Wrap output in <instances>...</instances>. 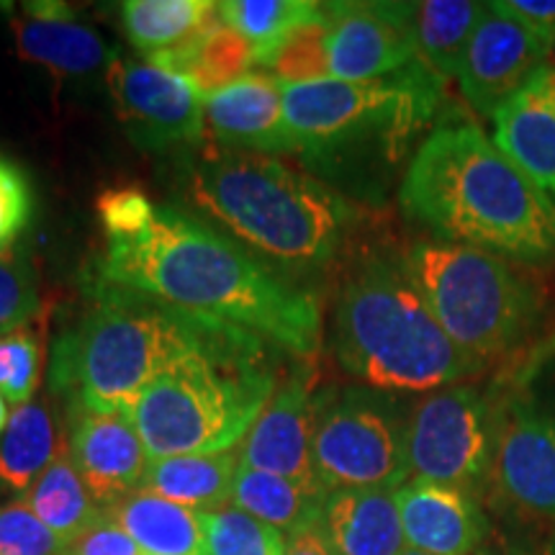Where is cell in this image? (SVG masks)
<instances>
[{"label":"cell","instance_id":"obj_1","mask_svg":"<svg viewBox=\"0 0 555 555\" xmlns=\"http://www.w3.org/2000/svg\"><path fill=\"white\" fill-rule=\"evenodd\" d=\"M95 273L185 314L245 330L296 360H311L322 347L314 294L172 206L155 204L137 229L106 237Z\"/></svg>","mask_w":555,"mask_h":555},{"label":"cell","instance_id":"obj_2","mask_svg":"<svg viewBox=\"0 0 555 555\" xmlns=\"http://www.w3.org/2000/svg\"><path fill=\"white\" fill-rule=\"evenodd\" d=\"M399 196L406 217L440 242L525 266H555V201L474 121L429 131Z\"/></svg>","mask_w":555,"mask_h":555},{"label":"cell","instance_id":"obj_3","mask_svg":"<svg viewBox=\"0 0 555 555\" xmlns=\"http://www.w3.org/2000/svg\"><path fill=\"white\" fill-rule=\"evenodd\" d=\"M86 294V314L57 339L52 356V391L67 404L129 414L139 393L183 358L255 337L185 314L101 273L88 278Z\"/></svg>","mask_w":555,"mask_h":555},{"label":"cell","instance_id":"obj_4","mask_svg":"<svg viewBox=\"0 0 555 555\" xmlns=\"http://www.w3.org/2000/svg\"><path fill=\"white\" fill-rule=\"evenodd\" d=\"M332 347L350 376L384 393H429L481 371L440 327L401 258L386 255L347 275Z\"/></svg>","mask_w":555,"mask_h":555},{"label":"cell","instance_id":"obj_5","mask_svg":"<svg viewBox=\"0 0 555 555\" xmlns=\"http://www.w3.org/2000/svg\"><path fill=\"white\" fill-rule=\"evenodd\" d=\"M191 196L242 242L294 270L327 268L345 245L352 208L281 159L211 152L191 170Z\"/></svg>","mask_w":555,"mask_h":555},{"label":"cell","instance_id":"obj_6","mask_svg":"<svg viewBox=\"0 0 555 555\" xmlns=\"http://www.w3.org/2000/svg\"><path fill=\"white\" fill-rule=\"evenodd\" d=\"M278 352L253 337L183 358L152 380L129 412L150 461L237 448L273 397Z\"/></svg>","mask_w":555,"mask_h":555},{"label":"cell","instance_id":"obj_7","mask_svg":"<svg viewBox=\"0 0 555 555\" xmlns=\"http://www.w3.org/2000/svg\"><path fill=\"white\" fill-rule=\"evenodd\" d=\"M401 262L446 335L481 367L538 324L540 294L499 255L433 240L416 242Z\"/></svg>","mask_w":555,"mask_h":555},{"label":"cell","instance_id":"obj_8","mask_svg":"<svg viewBox=\"0 0 555 555\" xmlns=\"http://www.w3.org/2000/svg\"><path fill=\"white\" fill-rule=\"evenodd\" d=\"M442 78L416 60L380 80H335L281 86L283 111L298 152L324 163L367 144L388 152L433 119Z\"/></svg>","mask_w":555,"mask_h":555},{"label":"cell","instance_id":"obj_9","mask_svg":"<svg viewBox=\"0 0 555 555\" xmlns=\"http://www.w3.org/2000/svg\"><path fill=\"white\" fill-rule=\"evenodd\" d=\"M317 481L324 491H397L412 478L406 412L388 393L367 386L319 393L311 442Z\"/></svg>","mask_w":555,"mask_h":555},{"label":"cell","instance_id":"obj_10","mask_svg":"<svg viewBox=\"0 0 555 555\" xmlns=\"http://www.w3.org/2000/svg\"><path fill=\"white\" fill-rule=\"evenodd\" d=\"M496 404L470 384L429 391L406 409L412 478L455 486L478 496L489 489Z\"/></svg>","mask_w":555,"mask_h":555},{"label":"cell","instance_id":"obj_11","mask_svg":"<svg viewBox=\"0 0 555 555\" xmlns=\"http://www.w3.org/2000/svg\"><path fill=\"white\" fill-rule=\"evenodd\" d=\"M491 489L519 515L555 522V401L517 397L496 404Z\"/></svg>","mask_w":555,"mask_h":555},{"label":"cell","instance_id":"obj_12","mask_svg":"<svg viewBox=\"0 0 555 555\" xmlns=\"http://www.w3.org/2000/svg\"><path fill=\"white\" fill-rule=\"evenodd\" d=\"M108 90L129 139L144 150L196 144L206 131V95L183 75L144 60L114 57Z\"/></svg>","mask_w":555,"mask_h":555},{"label":"cell","instance_id":"obj_13","mask_svg":"<svg viewBox=\"0 0 555 555\" xmlns=\"http://www.w3.org/2000/svg\"><path fill=\"white\" fill-rule=\"evenodd\" d=\"M314 384L317 376L309 360H296L286 376L278 378L273 397L240 442V466L266 470L304 486H319L311 457L319 412Z\"/></svg>","mask_w":555,"mask_h":555},{"label":"cell","instance_id":"obj_14","mask_svg":"<svg viewBox=\"0 0 555 555\" xmlns=\"http://www.w3.org/2000/svg\"><path fill=\"white\" fill-rule=\"evenodd\" d=\"M547 44L545 37L486 3L457 73L476 114L494 119L496 111L543 69Z\"/></svg>","mask_w":555,"mask_h":555},{"label":"cell","instance_id":"obj_15","mask_svg":"<svg viewBox=\"0 0 555 555\" xmlns=\"http://www.w3.org/2000/svg\"><path fill=\"white\" fill-rule=\"evenodd\" d=\"M330 78L380 80L420 60L409 3H332Z\"/></svg>","mask_w":555,"mask_h":555},{"label":"cell","instance_id":"obj_16","mask_svg":"<svg viewBox=\"0 0 555 555\" xmlns=\"http://www.w3.org/2000/svg\"><path fill=\"white\" fill-rule=\"evenodd\" d=\"M67 453L103 509L142 489L150 453L127 412L67 404Z\"/></svg>","mask_w":555,"mask_h":555},{"label":"cell","instance_id":"obj_17","mask_svg":"<svg viewBox=\"0 0 555 555\" xmlns=\"http://www.w3.org/2000/svg\"><path fill=\"white\" fill-rule=\"evenodd\" d=\"M406 547L427 555H476L489 543L491 522L478 496L455 486L409 478L397 489Z\"/></svg>","mask_w":555,"mask_h":555},{"label":"cell","instance_id":"obj_18","mask_svg":"<svg viewBox=\"0 0 555 555\" xmlns=\"http://www.w3.org/2000/svg\"><path fill=\"white\" fill-rule=\"evenodd\" d=\"M206 131L229 150L298 152L283 111L281 82L249 73L206 99Z\"/></svg>","mask_w":555,"mask_h":555},{"label":"cell","instance_id":"obj_19","mask_svg":"<svg viewBox=\"0 0 555 555\" xmlns=\"http://www.w3.org/2000/svg\"><path fill=\"white\" fill-rule=\"evenodd\" d=\"M13 41L21 60L50 69L54 75H90L111 65L114 54L99 34L57 0L24 3L11 16Z\"/></svg>","mask_w":555,"mask_h":555},{"label":"cell","instance_id":"obj_20","mask_svg":"<svg viewBox=\"0 0 555 555\" xmlns=\"http://www.w3.org/2000/svg\"><path fill=\"white\" fill-rule=\"evenodd\" d=\"M494 142L555 201V78L545 67L496 111Z\"/></svg>","mask_w":555,"mask_h":555},{"label":"cell","instance_id":"obj_21","mask_svg":"<svg viewBox=\"0 0 555 555\" xmlns=\"http://www.w3.org/2000/svg\"><path fill=\"white\" fill-rule=\"evenodd\" d=\"M319 527L335 555H401L406 551L397 491H330Z\"/></svg>","mask_w":555,"mask_h":555},{"label":"cell","instance_id":"obj_22","mask_svg":"<svg viewBox=\"0 0 555 555\" xmlns=\"http://www.w3.org/2000/svg\"><path fill=\"white\" fill-rule=\"evenodd\" d=\"M147 60L189 78L206 99L242 80L249 75V67L258 65L255 47L242 34L229 29L219 11L208 18L196 37L178 44L176 50L152 54Z\"/></svg>","mask_w":555,"mask_h":555},{"label":"cell","instance_id":"obj_23","mask_svg":"<svg viewBox=\"0 0 555 555\" xmlns=\"http://www.w3.org/2000/svg\"><path fill=\"white\" fill-rule=\"evenodd\" d=\"M106 512L144 555H208L201 512L189 506L137 489Z\"/></svg>","mask_w":555,"mask_h":555},{"label":"cell","instance_id":"obj_24","mask_svg":"<svg viewBox=\"0 0 555 555\" xmlns=\"http://www.w3.org/2000/svg\"><path fill=\"white\" fill-rule=\"evenodd\" d=\"M65 448L47 399L13 406L0 433V494H26Z\"/></svg>","mask_w":555,"mask_h":555},{"label":"cell","instance_id":"obj_25","mask_svg":"<svg viewBox=\"0 0 555 555\" xmlns=\"http://www.w3.org/2000/svg\"><path fill=\"white\" fill-rule=\"evenodd\" d=\"M237 470V448L214 455L163 457V461L150 463L142 489L189 509L214 512L232 502Z\"/></svg>","mask_w":555,"mask_h":555},{"label":"cell","instance_id":"obj_26","mask_svg":"<svg viewBox=\"0 0 555 555\" xmlns=\"http://www.w3.org/2000/svg\"><path fill=\"white\" fill-rule=\"evenodd\" d=\"M486 3L476 0H422L409 3L416 54L437 78H457Z\"/></svg>","mask_w":555,"mask_h":555},{"label":"cell","instance_id":"obj_27","mask_svg":"<svg viewBox=\"0 0 555 555\" xmlns=\"http://www.w3.org/2000/svg\"><path fill=\"white\" fill-rule=\"evenodd\" d=\"M324 499L327 491L319 486H304L245 466H240L232 491V504L237 509L288 535L319 522Z\"/></svg>","mask_w":555,"mask_h":555},{"label":"cell","instance_id":"obj_28","mask_svg":"<svg viewBox=\"0 0 555 555\" xmlns=\"http://www.w3.org/2000/svg\"><path fill=\"white\" fill-rule=\"evenodd\" d=\"M24 502L62 543L78 538L103 515V506L90 494L67 453V446L60 450L52 466L37 478V483L26 491Z\"/></svg>","mask_w":555,"mask_h":555},{"label":"cell","instance_id":"obj_29","mask_svg":"<svg viewBox=\"0 0 555 555\" xmlns=\"http://www.w3.org/2000/svg\"><path fill=\"white\" fill-rule=\"evenodd\" d=\"M217 11L214 0H129L121 5V21L131 44L152 57L196 37Z\"/></svg>","mask_w":555,"mask_h":555},{"label":"cell","instance_id":"obj_30","mask_svg":"<svg viewBox=\"0 0 555 555\" xmlns=\"http://www.w3.org/2000/svg\"><path fill=\"white\" fill-rule=\"evenodd\" d=\"M319 11H322V3H314V0H227V3H219L221 21L255 47L258 65L291 29L314 18Z\"/></svg>","mask_w":555,"mask_h":555},{"label":"cell","instance_id":"obj_31","mask_svg":"<svg viewBox=\"0 0 555 555\" xmlns=\"http://www.w3.org/2000/svg\"><path fill=\"white\" fill-rule=\"evenodd\" d=\"M260 67L270 69V78L281 86L314 82L330 78V16L327 5L314 18L291 29L266 54Z\"/></svg>","mask_w":555,"mask_h":555},{"label":"cell","instance_id":"obj_32","mask_svg":"<svg viewBox=\"0 0 555 555\" xmlns=\"http://www.w3.org/2000/svg\"><path fill=\"white\" fill-rule=\"evenodd\" d=\"M208 555H286L288 538L237 506L201 512Z\"/></svg>","mask_w":555,"mask_h":555},{"label":"cell","instance_id":"obj_33","mask_svg":"<svg viewBox=\"0 0 555 555\" xmlns=\"http://www.w3.org/2000/svg\"><path fill=\"white\" fill-rule=\"evenodd\" d=\"M44 319L0 332V397L21 406L34 399L44 356Z\"/></svg>","mask_w":555,"mask_h":555},{"label":"cell","instance_id":"obj_34","mask_svg":"<svg viewBox=\"0 0 555 555\" xmlns=\"http://www.w3.org/2000/svg\"><path fill=\"white\" fill-rule=\"evenodd\" d=\"M39 283L31 262L11 249L0 258V332L39 317Z\"/></svg>","mask_w":555,"mask_h":555},{"label":"cell","instance_id":"obj_35","mask_svg":"<svg viewBox=\"0 0 555 555\" xmlns=\"http://www.w3.org/2000/svg\"><path fill=\"white\" fill-rule=\"evenodd\" d=\"M65 543L26 506L24 499L0 506V555H60Z\"/></svg>","mask_w":555,"mask_h":555},{"label":"cell","instance_id":"obj_36","mask_svg":"<svg viewBox=\"0 0 555 555\" xmlns=\"http://www.w3.org/2000/svg\"><path fill=\"white\" fill-rule=\"evenodd\" d=\"M31 183L11 159L0 157V242L13 245L31 219Z\"/></svg>","mask_w":555,"mask_h":555},{"label":"cell","instance_id":"obj_37","mask_svg":"<svg viewBox=\"0 0 555 555\" xmlns=\"http://www.w3.org/2000/svg\"><path fill=\"white\" fill-rule=\"evenodd\" d=\"M60 555H144L139 545L131 540L121 525L103 509V515L80 532L78 538L69 540Z\"/></svg>","mask_w":555,"mask_h":555},{"label":"cell","instance_id":"obj_38","mask_svg":"<svg viewBox=\"0 0 555 555\" xmlns=\"http://www.w3.org/2000/svg\"><path fill=\"white\" fill-rule=\"evenodd\" d=\"M494 9L547 41L555 37V0H494Z\"/></svg>","mask_w":555,"mask_h":555},{"label":"cell","instance_id":"obj_39","mask_svg":"<svg viewBox=\"0 0 555 555\" xmlns=\"http://www.w3.org/2000/svg\"><path fill=\"white\" fill-rule=\"evenodd\" d=\"M286 555H335V551L330 547L322 527L317 522L294 532V535H288Z\"/></svg>","mask_w":555,"mask_h":555},{"label":"cell","instance_id":"obj_40","mask_svg":"<svg viewBox=\"0 0 555 555\" xmlns=\"http://www.w3.org/2000/svg\"><path fill=\"white\" fill-rule=\"evenodd\" d=\"M555 356V332L551 337L545 339L543 345L540 347H535V350L530 352V356H527V360L522 363V367H519V373L515 376V384L517 386H525L527 380H530L532 376H535V373L540 371V367H543L547 360H551Z\"/></svg>","mask_w":555,"mask_h":555},{"label":"cell","instance_id":"obj_41","mask_svg":"<svg viewBox=\"0 0 555 555\" xmlns=\"http://www.w3.org/2000/svg\"><path fill=\"white\" fill-rule=\"evenodd\" d=\"M476 555H547V553H532V551H525V547H515V545H489L486 543Z\"/></svg>","mask_w":555,"mask_h":555},{"label":"cell","instance_id":"obj_42","mask_svg":"<svg viewBox=\"0 0 555 555\" xmlns=\"http://www.w3.org/2000/svg\"><path fill=\"white\" fill-rule=\"evenodd\" d=\"M547 73L555 78V37L551 39V44H547V52H545V65H543Z\"/></svg>","mask_w":555,"mask_h":555},{"label":"cell","instance_id":"obj_43","mask_svg":"<svg viewBox=\"0 0 555 555\" xmlns=\"http://www.w3.org/2000/svg\"><path fill=\"white\" fill-rule=\"evenodd\" d=\"M5 422H9V412H5V399L0 397V433H3Z\"/></svg>","mask_w":555,"mask_h":555},{"label":"cell","instance_id":"obj_44","mask_svg":"<svg viewBox=\"0 0 555 555\" xmlns=\"http://www.w3.org/2000/svg\"><path fill=\"white\" fill-rule=\"evenodd\" d=\"M401 555H427V553H420V551H412V547H406V551Z\"/></svg>","mask_w":555,"mask_h":555}]
</instances>
